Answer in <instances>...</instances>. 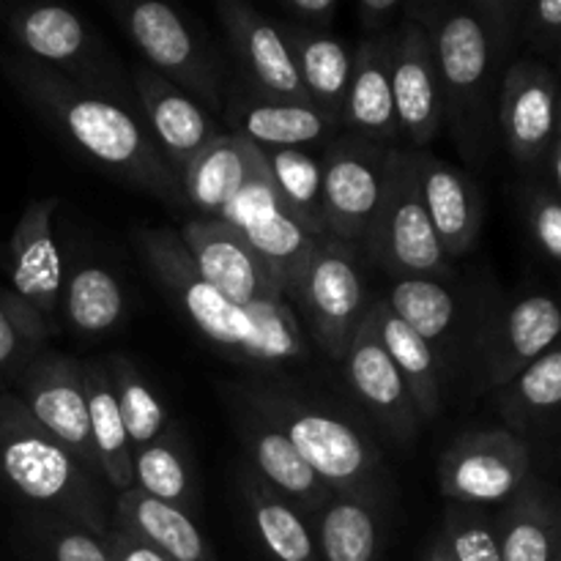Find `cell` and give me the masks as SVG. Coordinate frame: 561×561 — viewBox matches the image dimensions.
Wrapping results in <instances>:
<instances>
[{"mask_svg":"<svg viewBox=\"0 0 561 561\" xmlns=\"http://www.w3.org/2000/svg\"><path fill=\"white\" fill-rule=\"evenodd\" d=\"M405 20L431 33L444 93V126L460 157L482 168L499 137V91L518 44L515 0H411Z\"/></svg>","mask_w":561,"mask_h":561,"instance_id":"obj_1","label":"cell"},{"mask_svg":"<svg viewBox=\"0 0 561 561\" xmlns=\"http://www.w3.org/2000/svg\"><path fill=\"white\" fill-rule=\"evenodd\" d=\"M0 75L16 96L69 151L96 164L121 184L140 190L170 206H186L179 175L153 146L140 115L75 85L58 71L0 49Z\"/></svg>","mask_w":561,"mask_h":561,"instance_id":"obj_2","label":"cell"},{"mask_svg":"<svg viewBox=\"0 0 561 561\" xmlns=\"http://www.w3.org/2000/svg\"><path fill=\"white\" fill-rule=\"evenodd\" d=\"M131 241L142 266L153 274L175 312L217 348V354L257 370H277L307 359V340L288 301L257 310L230 301L201 277L181 244L179 230L140 228Z\"/></svg>","mask_w":561,"mask_h":561,"instance_id":"obj_3","label":"cell"},{"mask_svg":"<svg viewBox=\"0 0 561 561\" xmlns=\"http://www.w3.org/2000/svg\"><path fill=\"white\" fill-rule=\"evenodd\" d=\"M0 488L22 513L60 515L102 537L113 526V491L11 389L0 392Z\"/></svg>","mask_w":561,"mask_h":561,"instance_id":"obj_4","label":"cell"},{"mask_svg":"<svg viewBox=\"0 0 561 561\" xmlns=\"http://www.w3.org/2000/svg\"><path fill=\"white\" fill-rule=\"evenodd\" d=\"M225 392L272 422L334 493H389L381 447L340 409L272 378L230 383Z\"/></svg>","mask_w":561,"mask_h":561,"instance_id":"obj_5","label":"cell"},{"mask_svg":"<svg viewBox=\"0 0 561 561\" xmlns=\"http://www.w3.org/2000/svg\"><path fill=\"white\" fill-rule=\"evenodd\" d=\"M0 14L14 53L137 113L129 69L85 16L55 3L9 5Z\"/></svg>","mask_w":561,"mask_h":561,"instance_id":"obj_6","label":"cell"},{"mask_svg":"<svg viewBox=\"0 0 561 561\" xmlns=\"http://www.w3.org/2000/svg\"><path fill=\"white\" fill-rule=\"evenodd\" d=\"M383 301L431 345L447 387L471 381L482 329L499 301L491 285L460 277V272L449 277H405L392 279Z\"/></svg>","mask_w":561,"mask_h":561,"instance_id":"obj_7","label":"cell"},{"mask_svg":"<svg viewBox=\"0 0 561 561\" xmlns=\"http://www.w3.org/2000/svg\"><path fill=\"white\" fill-rule=\"evenodd\" d=\"M285 299L299 310L316 348L340 365L373 301L367 296L359 247L318 239L305 263L290 277Z\"/></svg>","mask_w":561,"mask_h":561,"instance_id":"obj_8","label":"cell"},{"mask_svg":"<svg viewBox=\"0 0 561 561\" xmlns=\"http://www.w3.org/2000/svg\"><path fill=\"white\" fill-rule=\"evenodd\" d=\"M362 255L392 279L449 277L455 263L444 255L422 203L416 159L411 148H392L381 203L373 219Z\"/></svg>","mask_w":561,"mask_h":561,"instance_id":"obj_9","label":"cell"},{"mask_svg":"<svg viewBox=\"0 0 561 561\" xmlns=\"http://www.w3.org/2000/svg\"><path fill=\"white\" fill-rule=\"evenodd\" d=\"M115 22L131 47L142 55V66L190 93L208 113L222 115V69L197 27L164 0H118L110 5Z\"/></svg>","mask_w":561,"mask_h":561,"instance_id":"obj_10","label":"cell"},{"mask_svg":"<svg viewBox=\"0 0 561 561\" xmlns=\"http://www.w3.org/2000/svg\"><path fill=\"white\" fill-rule=\"evenodd\" d=\"M561 340V296L524 290L493 305L477 348L471 394H493Z\"/></svg>","mask_w":561,"mask_h":561,"instance_id":"obj_11","label":"cell"},{"mask_svg":"<svg viewBox=\"0 0 561 561\" xmlns=\"http://www.w3.org/2000/svg\"><path fill=\"white\" fill-rule=\"evenodd\" d=\"M535 474L531 447L507 427L466 431L438 460V488L453 504L504 507Z\"/></svg>","mask_w":561,"mask_h":561,"instance_id":"obj_12","label":"cell"},{"mask_svg":"<svg viewBox=\"0 0 561 561\" xmlns=\"http://www.w3.org/2000/svg\"><path fill=\"white\" fill-rule=\"evenodd\" d=\"M392 148L354 135H337L323 146V214L327 239L365 244L376 219Z\"/></svg>","mask_w":561,"mask_h":561,"instance_id":"obj_13","label":"cell"},{"mask_svg":"<svg viewBox=\"0 0 561 561\" xmlns=\"http://www.w3.org/2000/svg\"><path fill=\"white\" fill-rule=\"evenodd\" d=\"M561 80L551 64L524 55L507 66L499 91V137L518 168L542 175L559 129Z\"/></svg>","mask_w":561,"mask_h":561,"instance_id":"obj_14","label":"cell"},{"mask_svg":"<svg viewBox=\"0 0 561 561\" xmlns=\"http://www.w3.org/2000/svg\"><path fill=\"white\" fill-rule=\"evenodd\" d=\"M11 392L20 398L27 414L44 427L53 438L71 449L99 480H104L102 466L91 442L88 425L85 381H82V362L75 356L44 348L25 370L16 376ZM107 485V482H104Z\"/></svg>","mask_w":561,"mask_h":561,"instance_id":"obj_15","label":"cell"},{"mask_svg":"<svg viewBox=\"0 0 561 561\" xmlns=\"http://www.w3.org/2000/svg\"><path fill=\"white\" fill-rule=\"evenodd\" d=\"M58 208V197H36L27 203L3 250L9 290L55 332H60V290L66 277V257L55 236Z\"/></svg>","mask_w":561,"mask_h":561,"instance_id":"obj_16","label":"cell"},{"mask_svg":"<svg viewBox=\"0 0 561 561\" xmlns=\"http://www.w3.org/2000/svg\"><path fill=\"white\" fill-rule=\"evenodd\" d=\"M179 239L201 277L236 305L257 310L288 301L272 268L233 228L219 219H186L179 228Z\"/></svg>","mask_w":561,"mask_h":561,"instance_id":"obj_17","label":"cell"},{"mask_svg":"<svg viewBox=\"0 0 561 561\" xmlns=\"http://www.w3.org/2000/svg\"><path fill=\"white\" fill-rule=\"evenodd\" d=\"M217 219L233 228L257 252V257L272 268L277 283L283 285V294L294 272L305 263V257L310 255L318 241L316 236L307 233L296 219H290L283 211L277 192L272 186L266 159H261V164L252 170L239 195L225 206V211Z\"/></svg>","mask_w":561,"mask_h":561,"instance_id":"obj_18","label":"cell"},{"mask_svg":"<svg viewBox=\"0 0 561 561\" xmlns=\"http://www.w3.org/2000/svg\"><path fill=\"white\" fill-rule=\"evenodd\" d=\"M370 310V307H367ZM345 383L354 403L365 411L367 420L398 447H409L420 436L422 420L411 400L409 387L389 359L387 348L373 329L370 312L362 321L348 354L340 362Z\"/></svg>","mask_w":561,"mask_h":561,"instance_id":"obj_19","label":"cell"},{"mask_svg":"<svg viewBox=\"0 0 561 561\" xmlns=\"http://www.w3.org/2000/svg\"><path fill=\"white\" fill-rule=\"evenodd\" d=\"M131 91H135L137 115L151 135L153 146L162 153L175 175L186 170V164L208 146L225 135L201 102L181 91L179 85L168 82L151 71L148 66L137 64L129 69Z\"/></svg>","mask_w":561,"mask_h":561,"instance_id":"obj_20","label":"cell"},{"mask_svg":"<svg viewBox=\"0 0 561 561\" xmlns=\"http://www.w3.org/2000/svg\"><path fill=\"white\" fill-rule=\"evenodd\" d=\"M217 14L230 53L244 75V88L257 96L279 99V102H310L301 88L279 20H272L241 0H222Z\"/></svg>","mask_w":561,"mask_h":561,"instance_id":"obj_21","label":"cell"},{"mask_svg":"<svg viewBox=\"0 0 561 561\" xmlns=\"http://www.w3.org/2000/svg\"><path fill=\"white\" fill-rule=\"evenodd\" d=\"M392 93L403 148L427 151L444 129V93L431 33L411 20L394 36Z\"/></svg>","mask_w":561,"mask_h":561,"instance_id":"obj_22","label":"cell"},{"mask_svg":"<svg viewBox=\"0 0 561 561\" xmlns=\"http://www.w3.org/2000/svg\"><path fill=\"white\" fill-rule=\"evenodd\" d=\"M222 398L228 403L230 422H233L236 438L244 447L250 469L272 491H277L296 510H301L307 518H312L334 496L332 488L307 466V460L296 453L294 444L272 422L263 420L257 411H252L250 405L241 403L230 392H225Z\"/></svg>","mask_w":561,"mask_h":561,"instance_id":"obj_23","label":"cell"},{"mask_svg":"<svg viewBox=\"0 0 561 561\" xmlns=\"http://www.w3.org/2000/svg\"><path fill=\"white\" fill-rule=\"evenodd\" d=\"M222 121L230 135L244 137L261 151L272 148H323L343 135L337 121L327 118L310 102H279L252 93L250 88L225 91Z\"/></svg>","mask_w":561,"mask_h":561,"instance_id":"obj_24","label":"cell"},{"mask_svg":"<svg viewBox=\"0 0 561 561\" xmlns=\"http://www.w3.org/2000/svg\"><path fill=\"white\" fill-rule=\"evenodd\" d=\"M416 179H420L422 203L427 208L433 230L438 236L444 255L449 261L469 255L477 247L485 222V201L466 170L455 168L431 151H414Z\"/></svg>","mask_w":561,"mask_h":561,"instance_id":"obj_25","label":"cell"},{"mask_svg":"<svg viewBox=\"0 0 561 561\" xmlns=\"http://www.w3.org/2000/svg\"><path fill=\"white\" fill-rule=\"evenodd\" d=\"M394 36L398 31L356 42L354 71L345 91L340 124L345 135L362 137L376 146L403 148L392 93Z\"/></svg>","mask_w":561,"mask_h":561,"instance_id":"obj_26","label":"cell"},{"mask_svg":"<svg viewBox=\"0 0 561 561\" xmlns=\"http://www.w3.org/2000/svg\"><path fill=\"white\" fill-rule=\"evenodd\" d=\"M389 493H334L310 518L321 561H381Z\"/></svg>","mask_w":561,"mask_h":561,"instance_id":"obj_27","label":"cell"},{"mask_svg":"<svg viewBox=\"0 0 561 561\" xmlns=\"http://www.w3.org/2000/svg\"><path fill=\"white\" fill-rule=\"evenodd\" d=\"M239 493L247 531L263 561H321L310 518L272 491L250 466L239 471Z\"/></svg>","mask_w":561,"mask_h":561,"instance_id":"obj_28","label":"cell"},{"mask_svg":"<svg viewBox=\"0 0 561 561\" xmlns=\"http://www.w3.org/2000/svg\"><path fill=\"white\" fill-rule=\"evenodd\" d=\"M496 535L502 561H557L561 553V491L529 477L524 488L499 507Z\"/></svg>","mask_w":561,"mask_h":561,"instance_id":"obj_29","label":"cell"},{"mask_svg":"<svg viewBox=\"0 0 561 561\" xmlns=\"http://www.w3.org/2000/svg\"><path fill=\"white\" fill-rule=\"evenodd\" d=\"M491 398L504 422L502 427L524 438L529 447L535 438L557 444L561 427V340Z\"/></svg>","mask_w":561,"mask_h":561,"instance_id":"obj_30","label":"cell"},{"mask_svg":"<svg viewBox=\"0 0 561 561\" xmlns=\"http://www.w3.org/2000/svg\"><path fill=\"white\" fill-rule=\"evenodd\" d=\"M113 526L162 553L168 561H219L192 515L157 502L137 488L115 493Z\"/></svg>","mask_w":561,"mask_h":561,"instance_id":"obj_31","label":"cell"},{"mask_svg":"<svg viewBox=\"0 0 561 561\" xmlns=\"http://www.w3.org/2000/svg\"><path fill=\"white\" fill-rule=\"evenodd\" d=\"M261 159V148H255L244 137L225 131L217 140L208 142L179 175L184 203L195 208L197 217L217 219L225 206L239 195Z\"/></svg>","mask_w":561,"mask_h":561,"instance_id":"obj_32","label":"cell"},{"mask_svg":"<svg viewBox=\"0 0 561 561\" xmlns=\"http://www.w3.org/2000/svg\"><path fill=\"white\" fill-rule=\"evenodd\" d=\"M283 36L288 42L290 58L299 71L301 88L316 110H321L327 118L337 121L343 113L345 91H348L351 71H354L356 42L337 36V33H316L301 31L279 20ZM343 129V124H340Z\"/></svg>","mask_w":561,"mask_h":561,"instance_id":"obj_33","label":"cell"},{"mask_svg":"<svg viewBox=\"0 0 561 561\" xmlns=\"http://www.w3.org/2000/svg\"><path fill=\"white\" fill-rule=\"evenodd\" d=\"M367 312H370L373 329H376L378 340L387 348L389 359L394 362L398 373L403 376L405 387H409L422 425L438 420L444 411L447 381H444L442 365H438L431 345L409 323L400 321L383 299H373Z\"/></svg>","mask_w":561,"mask_h":561,"instance_id":"obj_34","label":"cell"},{"mask_svg":"<svg viewBox=\"0 0 561 561\" xmlns=\"http://www.w3.org/2000/svg\"><path fill=\"white\" fill-rule=\"evenodd\" d=\"M135 488L157 502L184 510L186 515L201 513V480H197L195 455L179 422L168 427L157 442L137 449L131 460Z\"/></svg>","mask_w":561,"mask_h":561,"instance_id":"obj_35","label":"cell"},{"mask_svg":"<svg viewBox=\"0 0 561 561\" xmlns=\"http://www.w3.org/2000/svg\"><path fill=\"white\" fill-rule=\"evenodd\" d=\"M82 381H85L88 425H91L93 453H96L99 466H102L104 482H107V488L115 496V493H124L129 488H135V474H131L135 453H131L124 416H121L118 400H115L107 362H82Z\"/></svg>","mask_w":561,"mask_h":561,"instance_id":"obj_36","label":"cell"},{"mask_svg":"<svg viewBox=\"0 0 561 561\" xmlns=\"http://www.w3.org/2000/svg\"><path fill=\"white\" fill-rule=\"evenodd\" d=\"M126 318V294L121 279L102 263H66L60 290V321L80 337H104Z\"/></svg>","mask_w":561,"mask_h":561,"instance_id":"obj_37","label":"cell"},{"mask_svg":"<svg viewBox=\"0 0 561 561\" xmlns=\"http://www.w3.org/2000/svg\"><path fill=\"white\" fill-rule=\"evenodd\" d=\"M277 201L290 219L316 239H327L323 214V148H272L263 151Z\"/></svg>","mask_w":561,"mask_h":561,"instance_id":"obj_38","label":"cell"},{"mask_svg":"<svg viewBox=\"0 0 561 561\" xmlns=\"http://www.w3.org/2000/svg\"><path fill=\"white\" fill-rule=\"evenodd\" d=\"M104 362H107L110 381H113L115 400H118L121 416H124L131 453H137V449L157 442L175 420L151 378L129 356L113 354Z\"/></svg>","mask_w":561,"mask_h":561,"instance_id":"obj_39","label":"cell"},{"mask_svg":"<svg viewBox=\"0 0 561 561\" xmlns=\"http://www.w3.org/2000/svg\"><path fill=\"white\" fill-rule=\"evenodd\" d=\"M22 531L36 561H113L102 535L60 515L22 513Z\"/></svg>","mask_w":561,"mask_h":561,"instance_id":"obj_40","label":"cell"},{"mask_svg":"<svg viewBox=\"0 0 561 561\" xmlns=\"http://www.w3.org/2000/svg\"><path fill=\"white\" fill-rule=\"evenodd\" d=\"M438 537L453 561H502L496 518L491 510L447 502Z\"/></svg>","mask_w":561,"mask_h":561,"instance_id":"obj_41","label":"cell"},{"mask_svg":"<svg viewBox=\"0 0 561 561\" xmlns=\"http://www.w3.org/2000/svg\"><path fill=\"white\" fill-rule=\"evenodd\" d=\"M518 197L531 244L561 277V195L551 190L542 175H529Z\"/></svg>","mask_w":561,"mask_h":561,"instance_id":"obj_42","label":"cell"},{"mask_svg":"<svg viewBox=\"0 0 561 561\" xmlns=\"http://www.w3.org/2000/svg\"><path fill=\"white\" fill-rule=\"evenodd\" d=\"M518 44L546 64L561 53V0L518 3Z\"/></svg>","mask_w":561,"mask_h":561,"instance_id":"obj_43","label":"cell"},{"mask_svg":"<svg viewBox=\"0 0 561 561\" xmlns=\"http://www.w3.org/2000/svg\"><path fill=\"white\" fill-rule=\"evenodd\" d=\"M42 345L33 343L11 312L5 290L0 288V378L14 383L16 376L42 354Z\"/></svg>","mask_w":561,"mask_h":561,"instance_id":"obj_44","label":"cell"},{"mask_svg":"<svg viewBox=\"0 0 561 561\" xmlns=\"http://www.w3.org/2000/svg\"><path fill=\"white\" fill-rule=\"evenodd\" d=\"M277 9L283 22L316 33H332L340 16L337 0H279Z\"/></svg>","mask_w":561,"mask_h":561,"instance_id":"obj_45","label":"cell"},{"mask_svg":"<svg viewBox=\"0 0 561 561\" xmlns=\"http://www.w3.org/2000/svg\"><path fill=\"white\" fill-rule=\"evenodd\" d=\"M405 3L409 0H359L354 11L365 38L398 31L405 20Z\"/></svg>","mask_w":561,"mask_h":561,"instance_id":"obj_46","label":"cell"},{"mask_svg":"<svg viewBox=\"0 0 561 561\" xmlns=\"http://www.w3.org/2000/svg\"><path fill=\"white\" fill-rule=\"evenodd\" d=\"M104 542H107L113 561H168L162 553H157L153 548L142 546L140 540L121 531L118 526H110L107 535H104Z\"/></svg>","mask_w":561,"mask_h":561,"instance_id":"obj_47","label":"cell"},{"mask_svg":"<svg viewBox=\"0 0 561 561\" xmlns=\"http://www.w3.org/2000/svg\"><path fill=\"white\" fill-rule=\"evenodd\" d=\"M542 179L551 184V190L561 195V107H559V129H557V140H553L551 153H548V162L542 168Z\"/></svg>","mask_w":561,"mask_h":561,"instance_id":"obj_48","label":"cell"},{"mask_svg":"<svg viewBox=\"0 0 561 561\" xmlns=\"http://www.w3.org/2000/svg\"><path fill=\"white\" fill-rule=\"evenodd\" d=\"M422 561H453V557H449V551L444 548L442 537H436V540L431 542V546L425 548V553H422Z\"/></svg>","mask_w":561,"mask_h":561,"instance_id":"obj_49","label":"cell"},{"mask_svg":"<svg viewBox=\"0 0 561 561\" xmlns=\"http://www.w3.org/2000/svg\"><path fill=\"white\" fill-rule=\"evenodd\" d=\"M553 71H557V75H559V80H561V53L557 55V58H553Z\"/></svg>","mask_w":561,"mask_h":561,"instance_id":"obj_50","label":"cell"},{"mask_svg":"<svg viewBox=\"0 0 561 561\" xmlns=\"http://www.w3.org/2000/svg\"><path fill=\"white\" fill-rule=\"evenodd\" d=\"M553 447H557V458L561 460V427H559V436H557V444H553Z\"/></svg>","mask_w":561,"mask_h":561,"instance_id":"obj_51","label":"cell"},{"mask_svg":"<svg viewBox=\"0 0 561 561\" xmlns=\"http://www.w3.org/2000/svg\"><path fill=\"white\" fill-rule=\"evenodd\" d=\"M0 255H3V244H0Z\"/></svg>","mask_w":561,"mask_h":561,"instance_id":"obj_52","label":"cell"},{"mask_svg":"<svg viewBox=\"0 0 561 561\" xmlns=\"http://www.w3.org/2000/svg\"><path fill=\"white\" fill-rule=\"evenodd\" d=\"M557 561H561V553H559V559H557Z\"/></svg>","mask_w":561,"mask_h":561,"instance_id":"obj_53","label":"cell"}]
</instances>
